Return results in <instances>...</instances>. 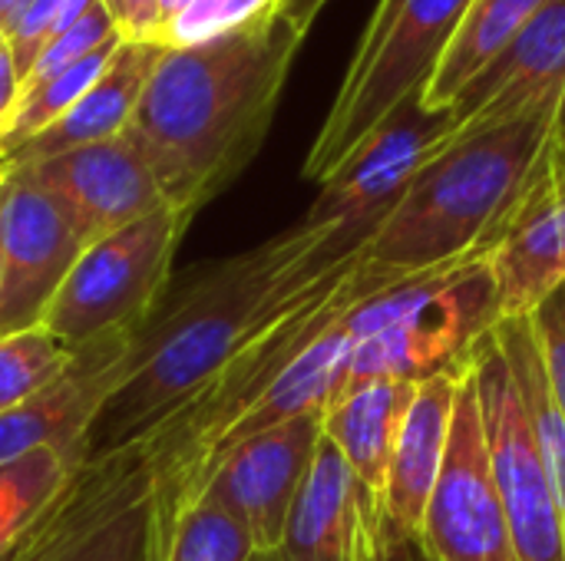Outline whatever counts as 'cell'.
Wrapping results in <instances>:
<instances>
[{
	"label": "cell",
	"instance_id": "1",
	"mask_svg": "<svg viewBox=\"0 0 565 561\" xmlns=\"http://www.w3.org/2000/svg\"><path fill=\"white\" fill-rule=\"evenodd\" d=\"M311 23L281 0L215 40L162 46L126 132L169 208L192 218L252 165Z\"/></svg>",
	"mask_w": 565,
	"mask_h": 561
},
{
	"label": "cell",
	"instance_id": "2",
	"mask_svg": "<svg viewBox=\"0 0 565 561\" xmlns=\"http://www.w3.org/2000/svg\"><path fill=\"white\" fill-rule=\"evenodd\" d=\"M354 251L361 248H344L331 235L298 222L192 274L136 334L126 380L93 423L86 456L122 450L169 420L248 341Z\"/></svg>",
	"mask_w": 565,
	"mask_h": 561
},
{
	"label": "cell",
	"instance_id": "3",
	"mask_svg": "<svg viewBox=\"0 0 565 561\" xmlns=\"http://www.w3.org/2000/svg\"><path fill=\"white\" fill-rule=\"evenodd\" d=\"M565 132V93L526 116L444 142L367 241L374 265L417 274L483 258Z\"/></svg>",
	"mask_w": 565,
	"mask_h": 561
},
{
	"label": "cell",
	"instance_id": "4",
	"mask_svg": "<svg viewBox=\"0 0 565 561\" xmlns=\"http://www.w3.org/2000/svg\"><path fill=\"white\" fill-rule=\"evenodd\" d=\"M470 0H377L301 175L324 185L404 103L417 99Z\"/></svg>",
	"mask_w": 565,
	"mask_h": 561
},
{
	"label": "cell",
	"instance_id": "5",
	"mask_svg": "<svg viewBox=\"0 0 565 561\" xmlns=\"http://www.w3.org/2000/svg\"><path fill=\"white\" fill-rule=\"evenodd\" d=\"M192 218L162 205L83 248L53 294L43 327L70 350L113 334L142 331L156 314L182 231Z\"/></svg>",
	"mask_w": 565,
	"mask_h": 561
},
{
	"label": "cell",
	"instance_id": "6",
	"mask_svg": "<svg viewBox=\"0 0 565 561\" xmlns=\"http://www.w3.org/2000/svg\"><path fill=\"white\" fill-rule=\"evenodd\" d=\"M500 321V291L490 271V258H470L447 281H440L401 324L351 344L334 400L364 384H424L444 370H454Z\"/></svg>",
	"mask_w": 565,
	"mask_h": 561
},
{
	"label": "cell",
	"instance_id": "7",
	"mask_svg": "<svg viewBox=\"0 0 565 561\" xmlns=\"http://www.w3.org/2000/svg\"><path fill=\"white\" fill-rule=\"evenodd\" d=\"M470 364L480 393L490 466L516 555L520 561H565V529L556 489L497 327L473 344Z\"/></svg>",
	"mask_w": 565,
	"mask_h": 561
},
{
	"label": "cell",
	"instance_id": "8",
	"mask_svg": "<svg viewBox=\"0 0 565 561\" xmlns=\"http://www.w3.org/2000/svg\"><path fill=\"white\" fill-rule=\"evenodd\" d=\"M414 549L424 561H520L490 466L470 354L460 367L444 466Z\"/></svg>",
	"mask_w": 565,
	"mask_h": 561
},
{
	"label": "cell",
	"instance_id": "9",
	"mask_svg": "<svg viewBox=\"0 0 565 561\" xmlns=\"http://www.w3.org/2000/svg\"><path fill=\"white\" fill-rule=\"evenodd\" d=\"M447 112H427L417 99L404 103L318 192L301 225L318 228L344 248H364L411 179L444 145Z\"/></svg>",
	"mask_w": 565,
	"mask_h": 561
},
{
	"label": "cell",
	"instance_id": "10",
	"mask_svg": "<svg viewBox=\"0 0 565 561\" xmlns=\"http://www.w3.org/2000/svg\"><path fill=\"white\" fill-rule=\"evenodd\" d=\"M79 255L83 245L60 205L23 169L7 165L0 198V337L43 324Z\"/></svg>",
	"mask_w": 565,
	"mask_h": 561
},
{
	"label": "cell",
	"instance_id": "11",
	"mask_svg": "<svg viewBox=\"0 0 565 561\" xmlns=\"http://www.w3.org/2000/svg\"><path fill=\"white\" fill-rule=\"evenodd\" d=\"M13 169H23L60 205L83 248L166 205L129 132Z\"/></svg>",
	"mask_w": 565,
	"mask_h": 561
},
{
	"label": "cell",
	"instance_id": "12",
	"mask_svg": "<svg viewBox=\"0 0 565 561\" xmlns=\"http://www.w3.org/2000/svg\"><path fill=\"white\" fill-rule=\"evenodd\" d=\"M139 331H113L76 350V360L40 393L0 413V466L36 450L86 460L89 430L126 380Z\"/></svg>",
	"mask_w": 565,
	"mask_h": 561
},
{
	"label": "cell",
	"instance_id": "13",
	"mask_svg": "<svg viewBox=\"0 0 565 561\" xmlns=\"http://www.w3.org/2000/svg\"><path fill=\"white\" fill-rule=\"evenodd\" d=\"M321 417L305 413L271 427L222 456L205 493L228 506L252 536L255 559L281 552L295 499L321 443Z\"/></svg>",
	"mask_w": 565,
	"mask_h": 561
},
{
	"label": "cell",
	"instance_id": "14",
	"mask_svg": "<svg viewBox=\"0 0 565 561\" xmlns=\"http://www.w3.org/2000/svg\"><path fill=\"white\" fill-rule=\"evenodd\" d=\"M487 258L503 321L530 317L565 284V132L550 145Z\"/></svg>",
	"mask_w": 565,
	"mask_h": 561
},
{
	"label": "cell",
	"instance_id": "15",
	"mask_svg": "<svg viewBox=\"0 0 565 561\" xmlns=\"http://www.w3.org/2000/svg\"><path fill=\"white\" fill-rule=\"evenodd\" d=\"M565 93V0H550L450 103L444 142L507 126Z\"/></svg>",
	"mask_w": 565,
	"mask_h": 561
},
{
	"label": "cell",
	"instance_id": "16",
	"mask_svg": "<svg viewBox=\"0 0 565 561\" xmlns=\"http://www.w3.org/2000/svg\"><path fill=\"white\" fill-rule=\"evenodd\" d=\"M460 367L444 370L417 384L414 390V403L404 417V427H401V436L387 466L384 496L377 506L374 542H377L381 559L417 546L420 522H424V513H427V503H430V493L437 486L444 453H447Z\"/></svg>",
	"mask_w": 565,
	"mask_h": 561
},
{
	"label": "cell",
	"instance_id": "17",
	"mask_svg": "<svg viewBox=\"0 0 565 561\" xmlns=\"http://www.w3.org/2000/svg\"><path fill=\"white\" fill-rule=\"evenodd\" d=\"M377 555L367 496L321 433L305 486L295 499L278 561H371Z\"/></svg>",
	"mask_w": 565,
	"mask_h": 561
},
{
	"label": "cell",
	"instance_id": "18",
	"mask_svg": "<svg viewBox=\"0 0 565 561\" xmlns=\"http://www.w3.org/2000/svg\"><path fill=\"white\" fill-rule=\"evenodd\" d=\"M159 53H162V43H126L122 40L116 46V53L109 56L106 69L99 73V79L79 96V103L66 116H60L46 132H40L36 139L20 145L3 165L43 162L60 152L106 142V139L126 132Z\"/></svg>",
	"mask_w": 565,
	"mask_h": 561
},
{
	"label": "cell",
	"instance_id": "19",
	"mask_svg": "<svg viewBox=\"0 0 565 561\" xmlns=\"http://www.w3.org/2000/svg\"><path fill=\"white\" fill-rule=\"evenodd\" d=\"M351 317V314H348ZM348 317L338 321L321 341H315L225 433L222 440L215 443V450L209 453L202 473H199V483H195V499L205 493L215 466L222 463V456L228 450H235L238 443L271 430V427H281L295 417H305V413H324V407L334 400L338 387H341V377H344V367H348V354H351V327H348ZM192 499V503H195Z\"/></svg>",
	"mask_w": 565,
	"mask_h": 561
},
{
	"label": "cell",
	"instance_id": "20",
	"mask_svg": "<svg viewBox=\"0 0 565 561\" xmlns=\"http://www.w3.org/2000/svg\"><path fill=\"white\" fill-rule=\"evenodd\" d=\"M417 384L407 380H377L364 384L334 403L324 407L321 433L334 443V450L344 456L351 473L358 476L367 506L374 513L377 529V506L387 483V466L404 427V417L414 403Z\"/></svg>",
	"mask_w": 565,
	"mask_h": 561
},
{
	"label": "cell",
	"instance_id": "21",
	"mask_svg": "<svg viewBox=\"0 0 565 561\" xmlns=\"http://www.w3.org/2000/svg\"><path fill=\"white\" fill-rule=\"evenodd\" d=\"M550 0H470L454 40L427 76L417 103L427 112H447L457 93L546 7Z\"/></svg>",
	"mask_w": 565,
	"mask_h": 561
},
{
	"label": "cell",
	"instance_id": "22",
	"mask_svg": "<svg viewBox=\"0 0 565 561\" xmlns=\"http://www.w3.org/2000/svg\"><path fill=\"white\" fill-rule=\"evenodd\" d=\"M497 337L510 357V367L520 380L526 410H530V423L536 433V443L543 450L553 489H556V503H559V516H563L565 529V420L553 400L550 380H546V367H543V354H540V341L533 331V317H507L497 324Z\"/></svg>",
	"mask_w": 565,
	"mask_h": 561
},
{
	"label": "cell",
	"instance_id": "23",
	"mask_svg": "<svg viewBox=\"0 0 565 561\" xmlns=\"http://www.w3.org/2000/svg\"><path fill=\"white\" fill-rule=\"evenodd\" d=\"M255 546L242 519L202 493L159 539L152 561H252Z\"/></svg>",
	"mask_w": 565,
	"mask_h": 561
},
{
	"label": "cell",
	"instance_id": "24",
	"mask_svg": "<svg viewBox=\"0 0 565 561\" xmlns=\"http://www.w3.org/2000/svg\"><path fill=\"white\" fill-rule=\"evenodd\" d=\"M76 463L79 460L60 456L53 450H36L0 466V561L33 526Z\"/></svg>",
	"mask_w": 565,
	"mask_h": 561
},
{
	"label": "cell",
	"instance_id": "25",
	"mask_svg": "<svg viewBox=\"0 0 565 561\" xmlns=\"http://www.w3.org/2000/svg\"><path fill=\"white\" fill-rule=\"evenodd\" d=\"M76 350L63 347L43 324L0 337V413L20 407L43 387H50L70 364Z\"/></svg>",
	"mask_w": 565,
	"mask_h": 561
},
{
	"label": "cell",
	"instance_id": "26",
	"mask_svg": "<svg viewBox=\"0 0 565 561\" xmlns=\"http://www.w3.org/2000/svg\"><path fill=\"white\" fill-rule=\"evenodd\" d=\"M281 0H192L162 30V46H195L238 30L262 13H271Z\"/></svg>",
	"mask_w": 565,
	"mask_h": 561
},
{
	"label": "cell",
	"instance_id": "27",
	"mask_svg": "<svg viewBox=\"0 0 565 561\" xmlns=\"http://www.w3.org/2000/svg\"><path fill=\"white\" fill-rule=\"evenodd\" d=\"M116 40H122V36L116 33L113 17L106 13L103 0H96V3H93V7L76 20V23H73V26H66L63 33L50 36V43L40 50V56H36V63H33V69L26 73V79H23L20 93H23L26 86L40 83V79H50V76H56V73L70 69L73 63H79V60L93 56L96 50H103L106 43H116Z\"/></svg>",
	"mask_w": 565,
	"mask_h": 561
},
{
	"label": "cell",
	"instance_id": "28",
	"mask_svg": "<svg viewBox=\"0 0 565 561\" xmlns=\"http://www.w3.org/2000/svg\"><path fill=\"white\" fill-rule=\"evenodd\" d=\"M60 561H152V493L126 506Z\"/></svg>",
	"mask_w": 565,
	"mask_h": 561
},
{
	"label": "cell",
	"instance_id": "29",
	"mask_svg": "<svg viewBox=\"0 0 565 561\" xmlns=\"http://www.w3.org/2000/svg\"><path fill=\"white\" fill-rule=\"evenodd\" d=\"M53 20H56V0H23L7 17V23L0 26V36L10 46L13 66H17V76H20V86H23L26 73L33 69L40 50L50 43Z\"/></svg>",
	"mask_w": 565,
	"mask_h": 561
},
{
	"label": "cell",
	"instance_id": "30",
	"mask_svg": "<svg viewBox=\"0 0 565 561\" xmlns=\"http://www.w3.org/2000/svg\"><path fill=\"white\" fill-rule=\"evenodd\" d=\"M530 317H533V331L540 341V354H543V367H546L553 400H556L565 420V284L556 288Z\"/></svg>",
	"mask_w": 565,
	"mask_h": 561
},
{
	"label": "cell",
	"instance_id": "31",
	"mask_svg": "<svg viewBox=\"0 0 565 561\" xmlns=\"http://www.w3.org/2000/svg\"><path fill=\"white\" fill-rule=\"evenodd\" d=\"M126 43H162V0H103Z\"/></svg>",
	"mask_w": 565,
	"mask_h": 561
},
{
	"label": "cell",
	"instance_id": "32",
	"mask_svg": "<svg viewBox=\"0 0 565 561\" xmlns=\"http://www.w3.org/2000/svg\"><path fill=\"white\" fill-rule=\"evenodd\" d=\"M17 99H20V76H17L10 46H7L3 36H0V129H3V122L10 119Z\"/></svg>",
	"mask_w": 565,
	"mask_h": 561
},
{
	"label": "cell",
	"instance_id": "33",
	"mask_svg": "<svg viewBox=\"0 0 565 561\" xmlns=\"http://www.w3.org/2000/svg\"><path fill=\"white\" fill-rule=\"evenodd\" d=\"M96 0H56V20H53V36L63 33L66 26H73Z\"/></svg>",
	"mask_w": 565,
	"mask_h": 561
},
{
	"label": "cell",
	"instance_id": "34",
	"mask_svg": "<svg viewBox=\"0 0 565 561\" xmlns=\"http://www.w3.org/2000/svg\"><path fill=\"white\" fill-rule=\"evenodd\" d=\"M189 3H192V0H162V30H166V23H169L172 17H179Z\"/></svg>",
	"mask_w": 565,
	"mask_h": 561
},
{
	"label": "cell",
	"instance_id": "35",
	"mask_svg": "<svg viewBox=\"0 0 565 561\" xmlns=\"http://www.w3.org/2000/svg\"><path fill=\"white\" fill-rule=\"evenodd\" d=\"M20 3H23V0H0V26L7 23V17H10Z\"/></svg>",
	"mask_w": 565,
	"mask_h": 561
},
{
	"label": "cell",
	"instance_id": "36",
	"mask_svg": "<svg viewBox=\"0 0 565 561\" xmlns=\"http://www.w3.org/2000/svg\"><path fill=\"white\" fill-rule=\"evenodd\" d=\"M411 549H414V546H411ZM411 549H404V552H394V555H387L384 561H424L420 555H414V559H411ZM414 552H417V549H414ZM377 559H381V555H377Z\"/></svg>",
	"mask_w": 565,
	"mask_h": 561
},
{
	"label": "cell",
	"instance_id": "37",
	"mask_svg": "<svg viewBox=\"0 0 565 561\" xmlns=\"http://www.w3.org/2000/svg\"><path fill=\"white\" fill-rule=\"evenodd\" d=\"M7 175V172H3ZM0 198H3V179H0Z\"/></svg>",
	"mask_w": 565,
	"mask_h": 561
},
{
	"label": "cell",
	"instance_id": "38",
	"mask_svg": "<svg viewBox=\"0 0 565 561\" xmlns=\"http://www.w3.org/2000/svg\"><path fill=\"white\" fill-rule=\"evenodd\" d=\"M3 172H7V165H3V162H0V179H3Z\"/></svg>",
	"mask_w": 565,
	"mask_h": 561
},
{
	"label": "cell",
	"instance_id": "39",
	"mask_svg": "<svg viewBox=\"0 0 565 561\" xmlns=\"http://www.w3.org/2000/svg\"><path fill=\"white\" fill-rule=\"evenodd\" d=\"M371 561H384V559H377V555H374V559H371Z\"/></svg>",
	"mask_w": 565,
	"mask_h": 561
}]
</instances>
